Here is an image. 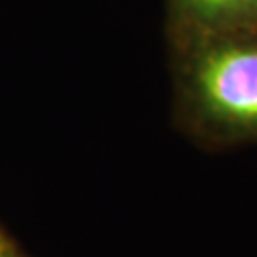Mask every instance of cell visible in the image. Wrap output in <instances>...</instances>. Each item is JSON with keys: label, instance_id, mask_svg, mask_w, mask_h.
Returning <instances> with one entry per match:
<instances>
[{"label": "cell", "instance_id": "1", "mask_svg": "<svg viewBox=\"0 0 257 257\" xmlns=\"http://www.w3.org/2000/svg\"><path fill=\"white\" fill-rule=\"evenodd\" d=\"M166 35L177 126L206 147L257 145V29Z\"/></svg>", "mask_w": 257, "mask_h": 257}, {"label": "cell", "instance_id": "2", "mask_svg": "<svg viewBox=\"0 0 257 257\" xmlns=\"http://www.w3.org/2000/svg\"><path fill=\"white\" fill-rule=\"evenodd\" d=\"M257 29V0H166V33Z\"/></svg>", "mask_w": 257, "mask_h": 257}, {"label": "cell", "instance_id": "3", "mask_svg": "<svg viewBox=\"0 0 257 257\" xmlns=\"http://www.w3.org/2000/svg\"><path fill=\"white\" fill-rule=\"evenodd\" d=\"M6 249H10L8 242H6V240H4V236L0 234V253H2V251H6Z\"/></svg>", "mask_w": 257, "mask_h": 257}, {"label": "cell", "instance_id": "4", "mask_svg": "<svg viewBox=\"0 0 257 257\" xmlns=\"http://www.w3.org/2000/svg\"><path fill=\"white\" fill-rule=\"evenodd\" d=\"M0 257H18V255H14L10 249H6V251H2V253H0Z\"/></svg>", "mask_w": 257, "mask_h": 257}]
</instances>
